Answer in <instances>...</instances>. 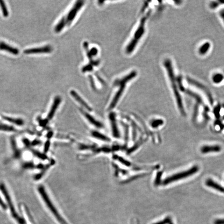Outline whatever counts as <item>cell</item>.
<instances>
[{
	"label": "cell",
	"mask_w": 224,
	"mask_h": 224,
	"mask_svg": "<svg viewBox=\"0 0 224 224\" xmlns=\"http://www.w3.org/2000/svg\"><path fill=\"white\" fill-rule=\"evenodd\" d=\"M0 6L3 15L4 17H8L9 15V12L7 10V7L5 5V3L3 1H0Z\"/></svg>",
	"instance_id": "d4e9b609"
},
{
	"label": "cell",
	"mask_w": 224,
	"mask_h": 224,
	"mask_svg": "<svg viewBox=\"0 0 224 224\" xmlns=\"http://www.w3.org/2000/svg\"><path fill=\"white\" fill-rule=\"evenodd\" d=\"M0 130L5 131H14L15 128L14 127L10 126H7L6 125L0 124Z\"/></svg>",
	"instance_id": "f1b7e54d"
},
{
	"label": "cell",
	"mask_w": 224,
	"mask_h": 224,
	"mask_svg": "<svg viewBox=\"0 0 224 224\" xmlns=\"http://www.w3.org/2000/svg\"><path fill=\"white\" fill-rule=\"evenodd\" d=\"M221 150V147L218 145L205 146L201 149V152L203 154L211 152H219Z\"/></svg>",
	"instance_id": "2e32d148"
},
{
	"label": "cell",
	"mask_w": 224,
	"mask_h": 224,
	"mask_svg": "<svg viewBox=\"0 0 224 224\" xmlns=\"http://www.w3.org/2000/svg\"><path fill=\"white\" fill-rule=\"evenodd\" d=\"M54 163H55V161L53 160L52 161L50 162L49 164H48V165H46V166H44L43 169H42V170L41 172H40L39 173L36 174V175L34 176V179L36 180V181H38V180H40V179H42V178L43 177V176L44 175V174H45L46 172L49 169V168H50L52 165H54Z\"/></svg>",
	"instance_id": "ffe728a7"
},
{
	"label": "cell",
	"mask_w": 224,
	"mask_h": 224,
	"mask_svg": "<svg viewBox=\"0 0 224 224\" xmlns=\"http://www.w3.org/2000/svg\"><path fill=\"white\" fill-rule=\"evenodd\" d=\"M169 224H173V223H172V221H171V222H170L169 223Z\"/></svg>",
	"instance_id": "ee69618b"
},
{
	"label": "cell",
	"mask_w": 224,
	"mask_h": 224,
	"mask_svg": "<svg viewBox=\"0 0 224 224\" xmlns=\"http://www.w3.org/2000/svg\"><path fill=\"white\" fill-rule=\"evenodd\" d=\"M163 65L167 72V76L169 80L172 90L175 99L178 109L181 113L182 114L185 115V111L184 106L183 102L180 93L181 92L179 91V86L177 83V76L175 74L171 60L169 58L165 59L163 60Z\"/></svg>",
	"instance_id": "6da1fadb"
},
{
	"label": "cell",
	"mask_w": 224,
	"mask_h": 224,
	"mask_svg": "<svg viewBox=\"0 0 224 224\" xmlns=\"http://www.w3.org/2000/svg\"><path fill=\"white\" fill-rule=\"evenodd\" d=\"M213 83L215 85H219L224 81V74L220 72H215L211 77Z\"/></svg>",
	"instance_id": "ac0fdd59"
},
{
	"label": "cell",
	"mask_w": 224,
	"mask_h": 224,
	"mask_svg": "<svg viewBox=\"0 0 224 224\" xmlns=\"http://www.w3.org/2000/svg\"><path fill=\"white\" fill-rule=\"evenodd\" d=\"M163 124V121L162 119H156L152 122L151 126L153 128H157L158 127L162 125Z\"/></svg>",
	"instance_id": "4dcf8cb0"
},
{
	"label": "cell",
	"mask_w": 224,
	"mask_h": 224,
	"mask_svg": "<svg viewBox=\"0 0 224 224\" xmlns=\"http://www.w3.org/2000/svg\"><path fill=\"white\" fill-rule=\"evenodd\" d=\"M109 118L110 119L112 134L114 138H118L120 137L119 128L117 125V119L116 114L114 112L110 113Z\"/></svg>",
	"instance_id": "9c48e42d"
},
{
	"label": "cell",
	"mask_w": 224,
	"mask_h": 224,
	"mask_svg": "<svg viewBox=\"0 0 224 224\" xmlns=\"http://www.w3.org/2000/svg\"><path fill=\"white\" fill-rule=\"evenodd\" d=\"M171 221V218L169 217H168L165 218L162 221H160V222L156 223L155 224H169Z\"/></svg>",
	"instance_id": "836d02e7"
},
{
	"label": "cell",
	"mask_w": 224,
	"mask_h": 224,
	"mask_svg": "<svg viewBox=\"0 0 224 224\" xmlns=\"http://www.w3.org/2000/svg\"></svg>",
	"instance_id": "f6af8a7d"
},
{
	"label": "cell",
	"mask_w": 224,
	"mask_h": 224,
	"mask_svg": "<svg viewBox=\"0 0 224 224\" xmlns=\"http://www.w3.org/2000/svg\"><path fill=\"white\" fill-rule=\"evenodd\" d=\"M70 94H71L72 97L74 98V99L77 101V102H79L83 107H84L85 109H86V110H88V111H90V112L92 111V109L91 108L90 106L85 101L83 100V98H81V97L79 95L78 93H77L76 91L72 90L70 91Z\"/></svg>",
	"instance_id": "4fadbf2b"
},
{
	"label": "cell",
	"mask_w": 224,
	"mask_h": 224,
	"mask_svg": "<svg viewBox=\"0 0 224 224\" xmlns=\"http://www.w3.org/2000/svg\"><path fill=\"white\" fill-rule=\"evenodd\" d=\"M80 112L81 114L83 115V116L86 118V120L93 126L97 128H102L103 127V124L100 122L98 121V120L95 119V117H93L92 115H91L85 111L84 110L80 109H79Z\"/></svg>",
	"instance_id": "8fae6325"
},
{
	"label": "cell",
	"mask_w": 224,
	"mask_h": 224,
	"mask_svg": "<svg viewBox=\"0 0 224 224\" xmlns=\"http://www.w3.org/2000/svg\"><path fill=\"white\" fill-rule=\"evenodd\" d=\"M138 72L136 70H132L129 73L127 74L126 75L122 77L121 79H117L115 81L114 85L115 86H119V89L113 98V100L109 106V110H112L114 109L118 102L120 98H121L124 93L127 83L136 78Z\"/></svg>",
	"instance_id": "7a4b0ae2"
},
{
	"label": "cell",
	"mask_w": 224,
	"mask_h": 224,
	"mask_svg": "<svg viewBox=\"0 0 224 224\" xmlns=\"http://www.w3.org/2000/svg\"><path fill=\"white\" fill-rule=\"evenodd\" d=\"M113 159L117 160L120 163H121L122 165L126 166L127 167H130L131 166V163L130 161H128L127 160L124 159V158H122V157L118 156V155H114L113 156Z\"/></svg>",
	"instance_id": "603a6c76"
},
{
	"label": "cell",
	"mask_w": 224,
	"mask_h": 224,
	"mask_svg": "<svg viewBox=\"0 0 224 224\" xmlns=\"http://www.w3.org/2000/svg\"><path fill=\"white\" fill-rule=\"evenodd\" d=\"M147 15L146 16H144L140 20L138 26L134 32L132 38H131L130 42L126 46V52L127 54H130L134 52L138 42L145 33L146 22L147 19Z\"/></svg>",
	"instance_id": "3957f363"
},
{
	"label": "cell",
	"mask_w": 224,
	"mask_h": 224,
	"mask_svg": "<svg viewBox=\"0 0 224 224\" xmlns=\"http://www.w3.org/2000/svg\"><path fill=\"white\" fill-rule=\"evenodd\" d=\"M50 142L49 140H47V141L46 142L45 144V145H44V152L45 153H47L49 147H50Z\"/></svg>",
	"instance_id": "d590c367"
},
{
	"label": "cell",
	"mask_w": 224,
	"mask_h": 224,
	"mask_svg": "<svg viewBox=\"0 0 224 224\" xmlns=\"http://www.w3.org/2000/svg\"><path fill=\"white\" fill-rule=\"evenodd\" d=\"M48 120L47 119H44V120H43V119H41V120H39V124H40L41 126H46V124H47V123L48 122Z\"/></svg>",
	"instance_id": "8d00e7d4"
},
{
	"label": "cell",
	"mask_w": 224,
	"mask_h": 224,
	"mask_svg": "<svg viewBox=\"0 0 224 224\" xmlns=\"http://www.w3.org/2000/svg\"><path fill=\"white\" fill-rule=\"evenodd\" d=\"M221 5L219 1H212L210 2L209 6L211 10H214L217 9Z\"/></svg>",
	"instance_id": "83f0119b"
},
{
	"label": "cell",
	"mask_w": 224,
	"mask_h": 224,
	"mask_svg": "<svg viewBox=\"0 0 224 224\" xmlns=\"http://www.w3.org/2000/svg\"><path fill=\"white\" fill-rule=\"evenodd\" d=\"M2 118L7 122H10L13 124H15L18 126H22L24 124V120L20 118H14L12 117H8L6 116H2Z\"/></svg>",
	"instance_id": "7402d4cb"
},
{
	"label": "cell",
	"mask_w": 224,
	"mask_h": 224,
	"mask_svg": "<svg viewBox=\"0 0 224 224\" xmlns=\"http://www.w3.org/2000/svg\"><path fill=\"white\" fill-rule=\"evenodd\" d=\"M184 93L187 94L188 95L191 96V97L195 99L196 102L198 103V104H203V102L202 99L200 96L197 93H194L193 91H191V90H189L187 89H185V90L184 91Z\"/></svg>",
	"instance_id": "44dd1931"
},
{
	"label": "cell",
	"mask_w": 224,
	"mask_h": 224,
	"mask_svg": "<svg viewBox=\"0 0 224 224\" xmlns=\"http://www.w3.org/2000/svg\"><path fill=\"white\" fill-rule=\"evenodd\" d=\"M53 48L51 46L47 45L40 47L32 48L27 49L24 51L26 54H48L53 51Z\"/></svg>",
	"instance_id": "30bf717a"
},
{
	"label": "cell",
	"mask_w": 224,
	"mask_h": 224,
	"mask_svg": "<svg viewBox=\"0 0 224 224\" xmlns=\"http://www.w3.org/2000/svg\"><path fill=\"white\" fill-rule=\"evenodd\" d=\"M84 2H85L83 1H77L67 13V14L62 17L61 19L65 22V26H69L72 23V22H73L78 14V12L81 10V7L84 5Z\"/></svg>",
	"instance_id": "8992f818"
},
{
	"label": "cell",
	"mask_w": 224,
	"mask_h": 224,
	"mask_svg": "<svg viewBox=\"0 0 224 224\" xmlns=\"http://www.w3.org/2000/svg\"><path fill=\"white\" fill-rule=\"evenodd\" d=\"M91 136L94 138H97L99 140L103 141V142H110L111 140L109 138L105 136L104 134H101L100 132L97 131H92L91 132Z\"/></svg>",
	"instance_id": "d6986e66"
},
{
	"label": "cell",
	"mask_w": 224,
	"mask_h": 224,
	"mask_svg": "<svg viewBox=\"0 0 224 224\" xmlns=\"http://www.w3.org/2000/svg\"><path fill=\"white\" fill-rule=\"evenodd\" d=\"M211 48V44L209 42H205L198 48V54L200 56H205L210 51Z\"/></svg>",
	"instance_id": "9a60e30c"
},
{
	"label": "cell",
	"mask_w": 224,
	"mask_h": 224,
	"mask_svg": "<svg viewBox=\"0 0 224 224\" xmlns=\"http://www.w3.org/2000/svg\"><path fill=\"white\" fill-rule=\"evenodd\" d=\"M0 189L3 194V195H4L5 199H6V200L7 201V203L10 207V211L12 213L13 216L16 219V221H18L19 224H24V219H22V218L19 217V215L17 214V213L16 212V211L15 210L14 207V205L12 203L10 194L8 193L7 189L6 188L4 184H3V183L0 184Z\"/></svg>",
	"instance_id": "52a82bcc"
},
{
	"label": "cell",
	"mask_w": 224,
	"mask_h": 224,
	"mask_svg": "<svg viewBox=\"0 0 224 224\" xmlns=\"http://www.w3.org/2000/svg\"><path fill=\"white\" fill-rule=\"evenodd\" d=\"M12 142V147L13 149V152L14 153V156L16 158H19L20 157V153L19 150L17 148V146H16V143L15 142L14 139H13L11 141Z\"/></svg>",
	"instance_id": "cb8c5ba5"
},
{
	"label": "cell",
	"mask_w": 224,
	"mask_h": 224,
	"mask_svg": "<svg viewBox=\"0 0 224 224\" xmlns=\"http://www.w3.org/2000/svg\"><path fill=\"white\" fill-rule=\"evenodd\" d=\"M205 185L207 186H209V187L212 188V189H216L219 192H221L223 193H224V188L222 186H221L218 184L217 183H215L214 181H213L211 179H207V180L205 182Z\"/></svg>",
	"instance_id": "e0dca14e"
},
{
	"label": "cell",
	"mask_w": 224,
	"mask_h": 224,
	"mask_svg": "<svg viewBox=\"0 0 224 224\" xmlns=\"http://www.w3.org/2000/svg\"><path fill=\"white\" fill-rule=\"evenodd\" d=\"M79 148L80 150H87L92 149V148L93 149V146L85 145L83 144H79Z\"/></svg>",
	"instance_id": "1f68e13d"
},
{
	"label": "cell",
	"mask_w": 224,
	"mask_h": 224,
	"mask_svg": "<svg viewBox=\"0 0 224 224\" xmlns=\"http://www.w3.org/2000/svg\"><path fill=\"white\" fill-rule=\"evenodd\" d=\"M214 224H224V219H218L214 222Z\"/></svg>",
	"instance_id": "ab89813d"
},
{
	"label": "cell",
	"mask_w": 224,
	"mask_h": 224,
	"mask_svg": "<svg viewBox=\"0 0 224 224\" xmlns=\"http://www.w3.org/2000/svg\"><path fill=\"white\" fill-rule=\"evenodd\" d=\"M218 15H219V17L221 18L224 24V9L220 10L218 13Z\"/></svg>",
	"instance_id": "f35d334b"
},
{
	"label": "cell",
	"mask_w": 224,
	"mask_h": 224,
	"mask_svg": "<svg viewBox=\"0 0 224 224\" xmlns=\"http://www.w3.org/2000/svg\"><path fill=\"white\" fill-rule=\"evenodd\" d=\"M220 110H221V106L219 105H217V106L215 108L214 113L215 115L217 118H219V117Z\"/></svg>",
	"instance_id": "e575fe53"
},
{
	"label": "cell",
	"mask_w": 224,
	"mask_h": 224,
	"mask_svg": "<svg viewBox=\"0 0 224 224\" xmlns=\"http://www.w3.org/2000/svg\"><path fill=\"white\" fill-rule=\"evenodd\" d=\"M186 80L187 81L188 83L189 84H191L192 86H195L196 88L200 89V90L202 91V92H204L205 95L207 96V98H208L211 104H213V99L212 95L210 92V90L207 88L206 86L203 85L202 83H199L198 81H195V79H191V78H190V77H187Z\"/></svg>",
	"instance_id": "ba28073f"
},
{
	"label": "cell",
	"mask_w": 224,
	"mask_h": 224,
	"mask_svg": "<svg viewBox=\"0 0 224 224\" xmlns=\"http://www.w3.org/2000/svg\"><path fill=\"white\" fill-rule=\"evenodd\" d=\"M198 170H199V168L195 166L186 171L181 172L168 177L167 178L164 179V181L162 182V184L164 185H166L169 184L173 182L185 179L186 177H188L193 175L195 173H197L198 171Z\"/></svg>",
	"instance_id": "5b68a950"
},
{
	"label": "cell",
	"mask_w": 224,
	"mask_h": 224,
	"mask_svg": "<svg viewBox=\"0 0 224 224\" xmlns=\"http://www.w3.org/2000/svg\"><path fill=\"white\" fill-rule=\"evenodd\" d=\"M0 50L6 51L12 54L13 55H17L19 54V51L16 48L12 47L4 42H0Z\"/></svg>",
	"instance_id": "5bb4252c"
},
{
	"label": "cell",
	"mask_w": 224,
	"mask_h": 224,
	"mask_svg": "<svg viewBox=\"0 0 224 224\" xmlns=\"http://www.w3.org/2000/svg\"><path fill=\"white\" fill-rule=\"evenodd\" d=\"M142 141H138L137 143L134 145V146H132V147L130 148L129 150H128V152H127V154H130L131 153L134 152L137 148H138L141 145V144H142Z\"/></svg>",
	"instance_id": "f546056e"
},
{
	"label": "cell",
	"mask_w": 224,
	"mask_h": 224,
	"mask_svg": "<svg viewBox=\"0 0 224 224\" xmlns=\"http://www.w3.org/2000/svg\"><path fill=\"white\" fill-rule=\"evenodd\" d=\"M221 5H224V0H219Z\"/></svg>",
	"instance_id": "7bdbcfd3"
},
{
	"label": "cell",
	"mask_w": 224,
	"mask_h": 224,
	"mask_svg": "<svg viewBox=\"0 0 224 224\" xmlns=\"http://www.w3.org/2000/svg\"><path fill=\"white\" fill-rule=\"evenodd\" d=\"M177 81L180 92L181 91V92L184 93V91L185 90L186 88H185V87L184 86L183 83V79H182V77L181 75L177 76Z\"/></svg>",
	"instance_id": "484cf974"
},
{
	"label": "cell",
	"mask_w": 224,
	"mask_h": 224,
	"mask_svg": "<svg viewBox=\"0 0 224 224\" xmlns=\"http://www.w3.org/2000/svg\"><path fill=\"white\" fill-rule=\"evenodd\" d=\"M98 49H97V48L93 47L90 50V52L91 55H92V56L93 57L94 56H96L97 53H98Z\"/></svg>",
	"instance_id": "74e56055"
},
{
	"label": "cell",
	"mask_w": 224,
	"mask_h": 224,
	"mask_svg": "<svg viewBox=\"0 0 224 224\" xmlns=\"http://www.w3.org/2000/svg\"><path fill=\"white\" fill-rule=\"evenodd\" d=\"M61 102V97L60 96H56L54 100L53 104L51 105L50 111L48 114L47 118L48 120H49L53 119V118L54 116L55 113L57 110Z\"/></svg>",
	"instance_id": "7c38bea8"
},
{
	"label": "cell",
	"mask_w": 224,
	"mask_h": 224,
	"mask_svg": "<svg viewBox=\"0 0 224 224\" xmlns=\"http://www.w3.org/2000/svg\"><path fill=\"white\" fill-rule=\"evenodd\" d=\"M41 143V141H39V140H34L33 141L32 143H31V145L33 146L38 145L40 144Z\"/></svg>",
	"instance_id": "60d3db41"
},
{
	"label": "cell",
	"mask_w": 224,
	"mask_h": 224,
	"mask_svg": "<svg viewBox=\"0 0 224 224\" xmlns=\"http://www.w3.org/2000/svg\"><path fill=\"white\" fill-rule=\"evenodd\" d=\"M23 167L24 169H33L35 167V166L32 162H26L23 165Z\"/></svg>",
	"instance_id": "d6a6232c"
},
{
	"label": "cell",
	"mask_w": 224,
	"mask_h": 224,
	"mask_svg": "<svg viewBox=\"0 0 224 224\" xmlns=\"http://www.w3.org/2000/svg\"><path fill=\"white\" fill-rule=\"evenodd\" d=\"M31 151L33 153V154H34V155L36 157H37L38 158L40 159L44 160L47 159V156L45 154H44L41 153V152H40L38 151L33 150H31Z\"/></svg>",
	"instance_id": "4316f807"
},
{
	"label": "cell",
	"mask_w": 224,
	"mask_h": 224,
	"mask_svg": "<svg viewBox=\"0 0 224 224\" xmlns=\"http://www.w3.org/2000/svg\"><path fill=\"white\" fill-rule=\"evenodd\" d=\"M23 142H24V144L26 146H29V144H30V142H29V140H28V139H26V138H24V139H23Z\"/></svg>",
	"instance_id": "b9f144b4"
},
{
	"label": "cell",
	"mask_w": 224,
	"mask_h": 224,
	"mask_svg": "<svg viewBox=\"0 0 224 224\" xmlns=\"http://www.w3.org/2000/svg\"><path fill=\"white\" fill-rule=\"evenodd\" d=\"M38 193L43 199V200L47 206L48 209L49 210L50 212L52 213L55 218L57 220L60 224H69L65 221V218L62 217V215L60 214L59 211H58L56 207L50 198H49L44 187L43 185H40L38 186Z\"/></svg>",
	"instance_id": "277c9868"
}]
</instances>
